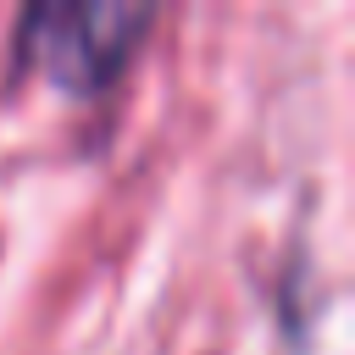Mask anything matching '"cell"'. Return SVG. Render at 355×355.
<instances>
[{"instance_id": "cell-1", "label": "cell", "mask_w": 355, "mask_h": 355, "mask_svg": "<svg viewBox=\"0 0 355 355\" xmlns=\"http://www.w3.org/2000/svg\"><path fill=\"white\" fill-rule=\"evenodd\" d=\"M155 6L122 0H39L17 17V61L50 89L89 100L105 94L139 55Z\"/></svg>"}]
</instances>
